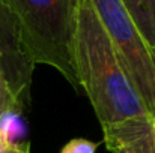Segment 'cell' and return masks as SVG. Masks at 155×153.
<instances>
[{"label":"cell","instance_id":"1","mask_svg":"<svg viewBox=\"0 0 155 153\" xmlns=\"http://www.w3.org/2000/svg\"><path fill=\"white\" fill-rule=\"evenodd\" d=\"M74 66L80 89L86 92L101 126L151 116L125 74L91 0H78Z\"/></svg>","mask_w":155,"mask_h":153},{"label":"cell","instance_id":"2","mask_svg":"<svg viewBox=\"0 0 155 153\" xmlns=\"http://www.w3.org/2000/svg\"><path fill=\"white\" fill-rule=\"evenodd\" d=\"M15 18L33 65H48L80 90L74 66L78 0H2Z\"/></svg>","mask_w":155,"mask_h":153},{"label":"cell","instance_id":"3","mask_svg":"<svg viewBox=\"0 0 155 153\" xmlns=\"http://www.w3.org/2000/svg\"><path fill=\"white\" fill-rule=\"evenodd\" d=\"M91 2L125 74L149 114L155 117V53L142 36L120 0Z\"/></svg>","mask_w":155,"mask_h":153},{"label":"cell","instance_id":"4","mask_svg":"<svg viewBox=\"0 0 155 153\" xmlns=\"http://www.w3.org/2000/svg\"><path fill=\"white\" fill-rule=\"evenodd\" d=\"M0 66L23 110L30 105L33 62L24 50L11 11L0 0Z\"/></svg>","mask_w":155,"mask_h":153},{"label":"cell","instance_id":"5","mask_svg":"<svg viewBox=\"0 0 155 153\" xmlns=\"http://www.w3.org/2000/svg\"><path fill=\"white\" fill-rule=\"evenodd\" d=\"M151 116L133 117L103 126L105 147L110 153H155Z\"/></svg>","mask_w":155,"mask_h":153},{"label":"cell","instance_id":"6","mask_svg":"<svg viewBox=\"0 0 155 153\" xmlns=\"http://www.w3.org/2000/svg\"><path fill=\"white\" fill-rule=\"evenodd\" d=\"M142 36L155 53V0H120Z\"/></svg>","mask_w":155,"mask_h":153},{"label":"cell","instance_id":"7","mask_svg":"<svg viewBox=\"0 0 155 153\" xmlns=\"http://www.w3.org/2000/svg\"><path fill=\"white\" fill-rule=\"evenodd\" d=\"M21 113H23V107L15 98L14 92L11 90L9 83H8V80L3 74V69L0 66V134H3L2 126H3L5 120L11 116H17Z\"/></svg>","mask_w":155,"mask_h":153},{"label":"cell","instance_id":"8","mask_svg":"<svg viewBox=\"0 0 155 153\" xmlns=\"http://www.w3.org/2000/svg\"><path fill=\"white\" fill-rule=\"evenodd\" d=\"M98 147V143H94L86 138H72L69 140L60 153H95Z\"/></svg>","mask_w":155,"mask_h":153},{"label":"cell","instance_id":"9","mask_svg":"<svg viewBox=\"0 0 155 153\" xmlns=\"http://www.w3.org/2000/svg\"><path fill=\"white\" fill-rule=\"evenodd\" d=\"M0 153H30L29 141H11L5 135L0 137Z\"/></svg>","mask_w":155,"mask_h":153},{"label":"cell","instance_id":"10","mask_svg":"<svg viewBox=\"0 0 155 153\" xmlns=\"http://www.w3.org/2000/svg\"><path fill=\"white\" fill-rule=\"evenodd\" d=\"M152 131H154V140H155V117L152 119Z\"/></svg>","mask_w":155,"mask_h":153},{"label":"cell","instance_id":"11","mask_svg":"<svg viewBox=\"0 0 155 153\" xmlns=\"http://www.w3.org/2000/svg\"><path fill=\"white\" fill-rule=\"evenodd\" d=\"M2 135H3V134H0V137H2Z\"/></svg>","mask_w":155,"mask_h":153}]
</instances>
